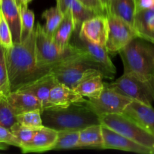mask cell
Returning a JSON list of instances; mask_svg holds the SVG:
<instances>
[{
  "mask_svg": "<svg viewBox=\"0 0 154 154\" xmlns=\"http://www.w3.org/2000/svg\"><path fill=\"white\" fill-rule=\"evenodd\" d=\"M57 83L58 81L51 72L18 91H24L34 95L42 105L43 110L47 109L50 107V92Z\"/></svg>",
  "mask_w": 154,
  "mask_h": 154,
  "instance_id": "obj_15",
  "label": "cell"
},
{
  "mask_svg": "<svg viewBox=\"0 0 154 154\" xmlns=\"http://www.w3.org/2000/svg\"><path fill=\"white\" fill-rule=\"evenodd\" d=\"M131 101V99L109 88L105 84L98 97L88 99L85 102L100 117L108 114H122Z\"/></svg>",
  "mask_w": 154,
  "mask_h": 154,
  "instance_id": "obj_10",
  "label": "cell"
},
{
  "mask_svg": "<svg viewBox=\"0 0 154 154\" xmlns=\"http://www.w3.org/2000/svg\"><path fill=\"white\" fill-rule=\"evenodd\" d=\"M58 132L47 126H42L36 130L32 141L21 148L23 153H40L53 150L57 142Z\"/></svg>",
  "mask_w": 154,
  "mask_h": 154,
  "instance_id": "obj_13",
  "label": "cell"
},
{
  "mask_svg": "<svg viewBox=\"0 0 154 154\" xmlns=\"http://www.w3.org/2000/svg\"><path fill=\"white\" fill-rule=\"evenodd\" d=\"M86 99L74 89L61 83H57L50 92L49 108H66L72 104L85 102Z\"/></svg>",
  "mask_w": 154,
  "mask_h": 154,
  "instance_id": "obj_14",
  "label": "cell"
},
{
  "mask_svg": "<svg viewBox=\"0 0 154 154\" xmlns=\"http://www.w3.org/2000/svg\"><path fill=\"white\" fill-rule=\"evenodd\" d=\"M103 76L97 75L80 83L74 90L83 97L88 99L97 98L100 96L105 87V83L103 81Z\"/></svg>",
  "mask_w": 154,
  "mask_h": 154,
  "instance_id": "obj_24",
  "label": "cell"
},
{
  "mask_svg": "<svg viewBox=\"0 0 154 154\" xmlns=\"http://www.w3.org/2000/svg\"><path fill=\"white\" fill-rule=\"evenodd\" d=\"M79 130L59 131L57 142L53 150L79 148Z\"/></svg>",
  "mask_w": 154,
  "mask_h": 154,
  "instance_id": "obj_26",
  "label": "cell"
},
{
  "mask_svg": "<svg viewBox=\"0 0 154 154\" xmlns=\"http://www.w3.org/2000/svg\"><path fill=\"white\" fill-rule=\"evenodd\" d=\"M0 44L6 49L14 45L11 32L2 14L0 19Z\"/></svg>",
  "mask_w": 154,
  "mask_h": 154,
  "instance_id": "obj_33",
  "label": "cell"
},
{
  "mask_svg": "<svg viewBox=\"0 0 154 154\" xmlns=\"http://www.w3.org/2000/svg\"><path fill=\"white\" fill-rule=\"evenodd\" d=\"M101 123L137 144L146 147L154 153V132L123 114H113L100 117Z\"/></svg>",
  "mask_w": 154,
  "mask_h": 154,
  "instance_id": "obj_5",
  "label": "cell"
},
{
  "mask_svg": "<svg viewBox=\"0 0 154 154\" xmlns=\"http://www.w3.org/2000/svg\"><path fill=\"white\" fill-rule=\"evenodd\" d=\"M93 147L104 149L102 125L95 124L79 131V148Z\"/></svg>",
  "mask_w": 154,
  "mask_h": 154,
  "instance_id": "obj_23",
  "label": "cell"
},
{
  "mask_svg": "<svg viewBox=\"0 0 154 154\" xmlns=\"http://www.w3.org/2000/svg\"><path fill=\"white\" fill-rule=\"evenodd\" d=\"M8 146L21 148V144L10 130L0 126V150H6Z\"/></svg>",
  "mask_w": 154,
  "mask_h": 154,
  "instance_id": "obj_32",
  "label": "cell"
},
{
  "mask_svg": "<svg viewBox=\"0 0 154 154\" xmlns=\"http://www.w3.org/2000/svg\"><path fill=\"white\" fill-rule=\"evenodd\" d=\"M36 29V57L37 63L42 67L52 68L81 56L75 46L69 44L65 50L58 48L53 38L47 35L43 26L37 23Z\"/></svg>",
  "mask_w": 154,
  "mask_h": 154,
  "instance_id": "obj_4",
  "label": "cell"
},
{
  "mask_svg": "<svg viewBox=\"0 0 154 154\" xmlns=\"http://www.w3.org/2000/svg\"><path fill=\"white\" fill-rule=\"evenodd\" d=\"M70 44L75 46L85 59L93 64L102 74L103 77L113 79L116 73V69L109 57L105 47L88 42L79 35L75 30L70 39Z\"/></svg>",
  "mask_w": 154,
  "mask_h": 154,
  "instance_id": "obj_8",
  "label": "cell"
},
{
  "mask_svg": "<svg viewBox=\"0 0 154 154\" xmlns=\"http://www.w3.org/2000/svg\"><path fill=\"white\" fill-rule=\"evenodd\" d=\"M78 33L88 42L105 47L108 34L107 14H97L86 20L82 23Z\"/></svg>",
  "mask_w": 154,
  "mask_h": 154,
  "instance_id": "obj_11",
  "label": "cell"
},
{
  "mask_svg": "<svg viewBox=\"0 0 154 154\" xmlns=\"http://www.w3.org/2000/svg\"><path fill=\"white\" fill-rule=\"evenodd\" d=\"M51 72L59 83L72 89L75 88L87 78L97 75H102L98 68L89 63L82 54L80 57L63 62L52 68Z\"/></svg>",
  "mask_w": 154,
  "mask_h": 154,
  "instance_id": "obj_7",
  "label": "cell"
},
{
  "mask_svg": "<svg viewBox=\"0 0 154 154\" xmlns=\"http://www.w3.org/2000/svg\"><path fill=\"white\" fill-rule=\"evenodd\" d=\"M1 16H2V11H1V8H0V19H1Z\"/></svg>",
  "mask_w": 154,
  "mask_h": 154,
  "instance_id": "obj_39",
  "label": "cell"
},
{
  "mask_svg": "<svg viewBox=\"0 0 154 154\" xmlns=\"http://www.w3.org/2000/svg\"><path fill=\"white\" fill-rule=\"evenodd\" d=\"M37 129H33V128L23 126L18 122L10 129V131L19 141L21 149L32 141Z\"/></svg>",
  "mask_w": 154,
  "mask_h": 154,
  "instance_id": "obj_30",
  "label": "cell"
},
{
  "mask_svg": "<svg viewBox=\"0 0 154 154\" xmlns=\"http://www.w3.org/2000/svg\"><path fill=\"white\" fill-rule=\"evenodd\" d=\"M6 99L16 115L34 110L43 111V107L39 99L30 93L24 91L11 92L6 96Z\"/></svg>",
  "mask_w": 154,
  "mask_h": 154,
  "instance_id": "obj_16",
  "label": "cell"
},
{
  "mask_svg": "<svg viewBox=\"0 0 154 154\" xmlns=\"http://www.w3.org/2000/svg\"><path fill=\"white\" fill-rule=\"evenodd\" d=\"M102 125V124H101ZM104 149H114L140 154H154L153 152L137 144L127 137L102 125Z\"/></svg>",
  "mask_w": 154,
  "mask_h": 154,
  "instance_id": "obj_12",
  "label": "cell"
},
{
  "mask_svg": "<svg viewBox=\"0 0 154 154\" xmlns=\"http://www.w3.org/2000/svg\"><path fill=\"white\" fill-rule=\"evenodd\" d=\"M2 14L8 24L14 43L21 42V21L20 8L16 0H0Z\"/></svg>",
  "mask_w": 154,
  "mask_h": 154,
  "instance_id": "obj_17",
  "label": "cell"
},
{
  "mask_svg": "<svg viewBox=\"0 0 154 154\" xmlns=\"http://www.w3.org/2000/svg\"><path fill=\"white\" fill-rule=\"evenodd\" d=\"M32 0H16L19 7H21V6H28V4Z\"/></svg>",
  "mask_w": 154,
  "mask_h": 154,
  "instance_id": "obj_36",
  "label": "cell"
},
{
  "mask_svg": "<svg viewBox=\"0 0 154 154\" xmlns=\"http://www.w3.org/2000/svg\"><path fill=\"white\" fill-rule=\"evenodd\" d=\"M88 8L93 11L96 14H107L105 8L101 0H79Z\"/></svg>",
  "mask_w": 154,
  "mask_h": 154,
  "instance_id": "obj_34",
  "label": "cell"
},
{
  "mask_svg": "<svg viewBox=\"0 0 154 154\" xmlns=\"http://www.w3.org/2000/svg\"><path fill=\"white\" fill-rule=\"evenodd\" d=\"M57 7L63 14L70 11L75 21V29L79 30L82 23L86 20L97 15L93 11L88 8L79 0H57Z\"/></svg>",
  "mask_w": 154,
  "mask_h": 154,
  "instance_id": "obj_20",
  "label": "cell"
},
{
  "mask_svg": "<svg viewBox=\"0 0 154 154\" xmlns=\"http://www.w3.org/2000/svg\"><path fill=\"white\" fill-rule=\"evenodd\" d=\"M110 0H101L103 5H104V7L105 8V9H106V11H107V9H108L109 4H110Z\"/></svg>",
  "mask_w": 154,
  "mask_h": 154,
  "instance_id": "obj_37",
  "label": "cell"
},
{
  "mask_svg": "<svg viewBox=\"0 0 154 154\" xmlns=\"http://www.w3.org/2000/svg\"><path fill=\"white\" fill-rule=\"evenodd\" d=\"M107 13L121 18L134 28V18L137 13V0H110Z\"/></svg>",
  "mask_w": 154,
  "mask_h": 154,
  "instance_id": "obj_21",
  "label": "cell"
},
{
  "mask_svg": "<svg viewBox=\"0 0 154 154\" xmlns=\"http://www.w3.org/2000/svg\"><path fill=\"white\" fill-rule=\"evenodd\" d=\"M41 110L27 111L17 115V120L20 124L33 129H39L43 126Z\"/></svg>",
  "mask_w": 154,
  "mask_h": 154,
  "instance_id": "obj_28",
  "label": "cell"
},
{
  "mask_svg": "<svg viewBox=\"0 0 154 154\" xmlns=\"http://www.w3.org/2000/svg\"><path fill=\"white\" fill-rule=\"evenodd\" d=\"M107 17L108 34L105 48L109 54L115 55L138 36L134 28L121 18L110 13L107 14Z\"/></svg>",
  "mask_w": 154,
  "mask_h": 154,
  "instance_id": "obj_9",
  "label": "cell"
},
{
  "mask_svg": "<svg viewBox=\"0 0 154 154\" xmlns=\"http://www.w3.org/2000/svg\"><path fill=\"white\" fill-rule=\"evenodd\" d=\"M2 97H5V96H3L2 93H0V99H1V98H2Z\"/></svg>",
  "mask_w": 154,
  "mask_h": 154,
  "instance_id": "obj_38",
  "label": "cell"
},
{
  "mask_svg": "<svg viewBox=\"0 0 154 154\" xmlns=\"http://www.w3.org/2000/svg\"><path fill=\"white\" fill-rule=\"evenodd\" d=\"M10 93L8 77L6 49L0 44V93L7 96Z\"/></svg>",
  "mask_w": 154,
  "mask_h": 154,
  "instance_id": "obj_31",
  "label": "cell"
},
{
  "mask_svg": "<svg viewBox=\"0 0 154 154\" xmlns=\"http://www.w3.org/2000/svg\"><path fill=\"white\" fill-rule=\"evenodd\" d=\"M109 88L117 93L146 105L154 102V77L143 78L132 74L123 75L111 83H105Z\"/></svg>",
  "mask_w": 154,
  "mask_h": 154,
  "instance_id": "obj_6",
  "label": "cell"
},
{
  "mask_svg": "<svg viewBox=\"0 0 154 154\" xmlns=\"http://www.w3.org/2000/svg\"><path fill=\"white\" fill-rule=\"evenodd\" d=\"M134 29L138 38L154 45V8L137 11Z\"/></svg>",
  "mask_w": 154,
  "mask_h": 154,
  "instance_id": "obj_19",
  "label": "cell"
},
{
  "mask_svg": "<svg viewBox=\"0 0 154 154\" xmlns=\"http://www.w3.org/2000/svg\"><path fill=\"white\" fill-rule=\"evenodd\" d=\"M75 29V21L70 11H66L63 14V18L60 26L54 35V42L61 50H65L69 47L70 39Z\"/></svg>",
  "mask_w": 154,
  "mask_h": 154,
  "instance_id": "obj_22",
  "label": "cell"
},
{
  "mask_svg": "<svg viewBox=\"0 0 154 154\" xmlns=\"http://www.w3.org/2000/svg\"><path fill=\"white\" fill-rule=\"evenodd\" d=\"M6 63L10 93L20 90L51 72V69L40 66L36 61V29L21 42L6 49Z\"/></svg>",
  "mask_w": 154,
  "mask_h": 154,
  "instance_id": "obj_1",
  "label": "cell"
},
{
  "mask_svg": "<svg viewBox=\"0 0 154 154\" xmlns=\"http://www.w3.org/2000/svg\"><path fill=\"white\" fill-rule=\"evenodd\" d=\"M152 43L135 38L119 51L124 73L143 78L154 77V47Z\"/></svg>",
  "mask_w": 154,
  "mask_h": 154,
  "instance_id": "obj_3",
  "label": "cell"
},
{
  "mask_svg": "<svg viewBox=\"0 0 154 154\" xmlns=\"http://www.w3.org/2000/svg\"><path fill=\"white\" fill-rule=\"evenodd\" d=\"M21 41L27 37L34 30L35 15L28 6H21Z\"/></svg>",
  "mask_w": 154,
  "mask_h": 154,
  "instance_id": "obj_29",
  "label": "cell"
},
{
  "mask_svg": "<svg viewBox=\"0 0 154 154\" xmlns=\"http://www.w3.org/2000/svg\"><path fill=\"white\" fill-rule=\"evenodd\" d=\"M123 114L129 116L154 132V108L137 100H132L124 111Z\"/></svg>",
  "mask_w": 154,
  "mask_h": 154,
  "instance_id": "obj_18",
  "label": "cell"
},
{
  "mask_svg": "<svg viewBox=\"0 0 154 154\" xmlns=\"http://www.w3.org/2000/svg\"><path fill=\"white\" fill-rule=\"evenodd\" d=\"M154 8V0H137V11Z\"/></svg>",
  "mask_w": 154,
  "mask_h": 154,
  "instance_id": "obj_35",
  "label": "cell"
},
{
  "mask_svg": "<svg viewBox=\"0 0 154 154\" xmlns=\"http://www.w3.org/2000/svg\"><path fill=\"white\" fill-rule=\"evenodd\" d=\"M85 102L72 104L66 108L44 109L42 111L43 125L59 132L80 131L91 125L100 124V117Z\"/></svg>",
  "mask_w": 154,
  "mask_h": 154,
  "instance_id": "obj_2",
  "label": "cell"
},
{
  "mask_svg": "<svg viewBox=\"0 0 154 154\" xmlns=\"http://www.w3.org/2000/svg\"><path fill=\"white\" fill-rule=\"evenodd\" d=\"M18 123L17 115L8 102L6 96L0 99V126L10 130Z\"/></svg>",
  "mask_w": 154,
  "mask_h": 154,
  "instance_id": "obj_27",
  "label": "cell"
},
{
  "mask_svg": "<svg viewBox=\"0 0 154 154\" xmlns=\"http://www.w3.org/2000/svg\"><path fill=\"white\" fill-rule=\"evenodd\" d=\"M42 17L45 20V25L43 29L45 32L50 37L53 38L56 30L60 26L63 18V14L57 7L50 8L42 13Z\"/></svg>",
  "mask_w": 154,
  "mask_h": 154,
  "instance_id": "obj_25",
  "label": "cell"
}]
</instances>
